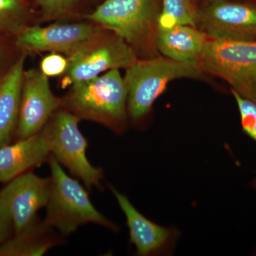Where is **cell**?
Wrapping results in <instances>:
<instances>
[{
  "instance_id": "1",
  "label": "cell",
  "mask_w": 256,
  "mask_h": 256,
  "mask_svg": "<svg viewBox=\"0 0 256 256\" xmlns=\"http://www.w3.org/2000/svg\"><path fill=\"white\" fill-rule=\"evenodd\" d=\"M62 105L80 119L98 122L121 133L127 121V86L119 69H112L74 84L68 97L62 100Z\"/></svg>"
},
{
  "instance_id": "2",
  "label": "cell",
  "mask_w": 256,
  "mask_h": 256,
  "mask_svg": "<svg viewBox=\"0 0 256 256\" xmlns=\"http://www.w3.org/2000/svg\"><path fill=\"white\" fill-rule=\"evenodd\" d=\"M50 192L44 223L62 236L69 235L84 224H98L116 230L117 226L92 204L88 194L77 180L65 172L62 164L50 154Z\"/></svg>"
},
{
  "instance_id": "3",
  "label": "cell",
  "mask_w": 256,
  "mask_h": 256,
  "mask_svg": "<svg viewBox=\"0 0 256 256\" xmlns=\"http://www.w3.org/2000/svg\"><path fill=\"white\" fill-rule=\"evenodd\" d=\"M203 73L200 62H178L166 56L138 60L126 68L124 77L130 118L137 122L146 117L170 82L200 78Z\"/></svg>"
},
{
  "instance_id": "4",
  "label": "cell",
  "mask_w": 256,
  "mask_h": 256,
  "mask_svg": "<svg viewBox=\"0 0 256 256\" xmlns=\"http://www.w3.org/2000/svg\"><path fill=\"white\" fill-rule=\"evenodd\" d=\"M200 63L204 72L256 104V41L208 38Z\"/></svg>"
},
{
  "instance_id": "5",
  "label": "cell",
  "mask_w": 256,
  "mask_h": 256,
  "mask_svg": "<svg viewBox=\"0 0 256 256\" xmlns=\"http://www.w3.org/2000/svg\"><path fill=\"white\" fill-rule=\"evenodd\" d=\"M80 118L67 110L56 111L42 130L52 156L82 180L88 188H101L104 173L88 160L87 140L79 129Z\"/></svg>"
},
{
  "instance_id": "6",
  "label": "cell",
  "mask_w": 256,
  "mask_h": 256,
  "mask_svg": "<svg viewBox=\"0 0 256 256\" xmlns=\"http://www.w3.org/2000/svg\"><path fill=\"white\" fill-rule=\"evenodd\" d=\"M158 16L156 0H106L86 16L134 50L150 40Z\"/></svg>"
},
{
  "instance_id": "7",
  "label": "cell",
  "mask_w": 256,
  "mask_h": 256,
  "mask_svg": "<svg viewBox=\"0 0 256 256\" xmlns=\"http://www.w3.org/2000/svg\"><path fill=\"white\" fill-rule=\"evenodd\" d=\"M138 60L136 50L121 37L102 34L69 57L67 84L74 85L112 69L128 68Z\"/></svg>"
},
{
  "instance_id": "8",
  "label": "cell",
  "mask_w": 256,
  "mask_h": 256,
  "mask_svg": "<svg viewBox=\"0 0 256 256\" xmlns=\"http://www.w3.org/2000/svg\"><path fill=\"white\" fill-rule=\"evenodd\" d=\"M101 26L88 24H65L24 26L16 36L24 53L50 52L72 56L104 34Z\"/></svg>"
},
{
  "instance_id": "9",
  "label": "cell",
  "mask_w": 256,
  "mask_h": 256,
  "mask_svg": "<svg viewBox=\"0 0 256 256\" xmlns=\"http://www.w3.org/2000/svg\"><path fill=\"white\" fill-rule=\"evenodd\" d=\"M198 24L210 38L256 41V5L216 0L198 12Z\"/></svg>"
},
{
  "instance_id": "10",
  "label": "cell",
  "mask_w": 256,
  "mask_h": 256,
  "mask_svg": "<svg viewBox=\"0 0 256 256\" xmlns=\"http://www.w3.org/2000/svg\"><path fill=\"white\" fill-rule=\"evenodd\" d=\"M62 106V100L50 90L48 77L41 70L24 73L16 139H24L41 132L50 117Z\"/></svg>"
},
{
  "instance_id": "11",
  "label": "cell",
  "mask_w": 256,
  "mask_h": 256,
  "mask_svg": "<svg viewBox=\"0 0 256 256\" xmlns=\"http://www.w3.org/2000/svg\"><path fill=\"white\" fill-rule=\"evenodd\" d=\"M50 192V178L32 172L16 176L0 190V202L9 212L14 235L22 233L36 220L37 213L46 207Z\"/></svg>"
},
{
  "instance_id": "12",
  "label": "cell",
  "mask_w": 256,
  "mask_h": 256,
  "mask_svg": "<svg viewBox=\"0 0 256 256\" xmlns=\"http://www.w3.org/2000/svg\"><path fill=\"white\" fill-rule=\"evenodd\" d=\"M110 190L126 217L130 238L138 256H148L164 252L172 246L178 232L148 220L136 208L129 198L114 186Z\"/></svg>"
},
{
  "instance_id": "13",
  "label": "cell",
  "mask_w": 256,
  "mask_h": 256,
  "mask_svg": "<svg viewBox=\"0 0 256 256\" xmlns=\"http://www.w3.org/2000/svg\"><path fill=\"white\" fill-rule=\"evenodd\" d=\"M50 149L42 130L14 144L0 148V182H9L16 176L47 162Z\"/></svg>"
},
{
  "instance_id": "14",
  "label": "cell",
  "mask_w": 256,
  "mask_h": 256,
  "mask_svg": "<svg viewBox=\"0 0 256 256\" xmlns=\"http://www.w3.org/2000/svg\"><path fill=\"white\" fill-rule=\"evenodd\" d=\"M208 37L188 25L156 28L154 42L162 54L178 62H200Z\"/></svg>"
},
{
  "instance_id": "15",
  "label": "cell",
  "mask_w": 256,
  "mask_h": 256,
  "mask_svg": "<svg viewBox=\"0 0 256 256\" xmlns=\"http://www.w3.org/2000/svg\"><path fill=\"white\" fill-rule=\"evenodd\" d=\"M25 58L26 53L0 79V148L10 144L16 133Z\"/></svg>"
},
{
  "instance_id": "16",
  "label": "cell",
  "mask_w": 256,
  "mask_h": 256,
  "mask_svg": "<svg viewBox=\"0 0 256 256\" xmlns=\"http://www.w3.org/2000/svg\"><path fill=\"white\" fill-rule=\"evenodd\" d=\"M44 222L35 220L22 233L0 245V256H38L62 242V237Z\"/></svg>"
},
{
  "instance_id": "17",
  "label": "cell",
  "mask_w": 256,
  "mask_h": 256,
  "mask_svg": "<svg viewBox=\"0 0 256 256\" xmlns=\"http://www.w3.org/2000/svg\"><path fill=\"white\" fill-rule=\"evenodd\" d=\"M198 12L191 0H162V9L158 16L156 28L174 25H188L196 28Z\"/></svg>"
},
{
  "instance_id": "18",
  "label": "cell",
  "mask_w": 256,
  "mask_h": 256,
  "mask_svg": "<svg viewBox=\"0 0 256 256\" xmlns=\"http://www.w3.org/2000/svg\"><path fill=\"white\" fill-rule=\"evenodd\" d=\"M26 14L22 0H0V32L18 34L24 28Z\"/></svg>"
},
{
  "instance_id": "19",
  "label": "cell",
  "mask_w": 256,
  "mask_h": 256,
  "mask_svg": "<svg viewBox=\"0 0 256 256\" xmlns=\"http://www.w3.org/2000/svg\"><path fill=\"white\" fill-rule=\"evenodd\" d=\"M230 92L236 102L242 131L256 142V104L242 97L232 89ZM252 186L256 190V176L252 181Z\"/></svg>"
},
{
  "instance_id": "20",
  "label": "cell",
  "mask_w": 256,
  "mask_h": 256,
  "mask_svg": "<svg viewBox=\"0 0 256 256\" xmlns=\"http://www.w3.org/2000/svg\"><path fill=\"white\" fill-rule=\"evenodd\" d=\"M68 60L58 53L46 56L41 62V72L47 77L58 76L68 68Z\"/></svg>"
},
{
  "instance_id": "21",
  "label": "cell",
  "mask_w": 256,
  "mask_h": 256,
  "mask_svg": "<svg viewBox=\"0 0 256 256\" xmlns=\"http://www.w3.org/2000/svg\"><path fill=\"white\" fill-rule=\"evenodd\" d=\"M41 8L44 16L53 18L69 11L78 0H35Z\"/></svg>"
},
{
  "instance_id": "22",
  "label": "cell",
  "mask_w": 256,
  "mask_h": 256,
  "mask_svg": "<svg viewBox=\"0 0 256 256\" xmlns=\"http://www.w3.org/2000/svg\"><path fill=\"white\" fill-rule=\"evenodd\" d=\"M12 232L14 227L9 212L0 202V245L11 238Z\"/></svg>"
}]
</instances>
